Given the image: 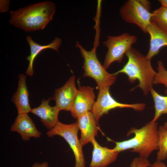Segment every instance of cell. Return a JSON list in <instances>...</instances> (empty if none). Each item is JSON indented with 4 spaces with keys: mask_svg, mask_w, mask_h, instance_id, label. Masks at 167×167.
<instances>
[{
    "mask_svg": "<svg viewBox=\"0 0 167 167\" xmlns=\"http://www.w3.org/2000/svg\"><path fill=\"white\" fill-rule=\"evenodd\" d=\"M127 61L120 70L114 73L126 75L131 83L138 80L139 84L135 87H139L146 95L152 88L156 73L153 68L151 60L147 58L139 52L131 47L126 53Z\"/></svg>",
    "mask_w": 167,
    "mask_h": 167,
    "instance_id": "obj_3",
    "label": "cell"
},
{
    "mask_svg": "<svg viewBox=\"0 0 167 167\" xmlns=\"http://www.w3.org/2000/svg\"><path fill=\"white\" fill-rule=\"evenodd\" d=\"M11 131L19 133L24 141H29L31 137L39 138L41 135L32 119L26 113L18 114L11 126Z\"/></svg>",
    "mask_w": 167,
    "mask_h": 167,
    "instance_id": "obj_11",
    "label": "cell"
},
{
    "mask_svg": "<svg viewBox=\"0 0 167 167\" xmlns=\"http://www.w3.org/2000/svg\"><path fill=\"white\" fill-rule=\"evenodd\" d=\"M157 124L151 121L140 129L131 128L127 135L133 134L134 136L128 140L115 142L116 145L113 149L118 153L132 149L131 152L138 153L140 157L147 159L152 151L159 149Z\"/></svg>",
    "mask_w": 167,
    "mask_h": 167,
    "instance_id": "obj_2",
    "label": "cell"
},
{
    "mask_svg": "<svg viewBox=\"0 0 167 167\" xmlns=\"http://www.w3.org/2000/svg\"><path fill=\"white\" fill-rule=\"evenodd\" d=\"M151 21L161 30L167 33V8L161 6L152 13Z\"/></svg>",
    "mask_w": 167,
    "mask_h": 167,
    "instance_id": "obj_20",
    "label": "cell"
},
{
    "mask_svg": "<svg viewBox=\"0 0 167 167\" xmlns=\"http://www.w3.org/2000/svg\"><path fill=\"white\" fill-rule=\"evenodd\" d=\"M163 126L164 127L167 129V122H166L164 123Z\"/></svg>",
    "mask_w": 167,
    "mask_h": 167,
    "instance_id": "obj_28",
    "label": "cell"
},
{
    "mask_svg": "<svg viewBox=\"0 0 167 167\" xmlns=\"http://www.w3.org/2000/svg\"><path fill=\"white\" fill-rule=\"evenodd\" d=\"M93 149L89 167H106L116 159L118 153L113 149L100 145L94 138L91 142Z\"/></svg>",
    "mask_w": 167,
    "mask_h": 167,
    "instance_id": "obj_14",
    "label": "cell"
},
{
    "mask_svg": "<svg viewBox=\"0 0 167 167\" xmlns=\"http://www.w3.org/2000/svg\"><path fill=\"white\" fill-rule=\"evenodd\" d=\"M10 1L0 0V6H4L0 7V12H2L7 11L9 7Z\"/></svg>",
    "mask_w": 167,
    "mask_h": 167,
    "instance_id": "obj_23",
    "label": "cell"
},
{
    "mask_svg": "<svg viewBox=\"0 0 167 167\" xmlns=\"http://www.w3.org/2000/svg\"><path fill=\"white\" fill-rule=\"evenodd\" d=\"M154 104L155 114L152 120L156 121L163 114H167V96H163L157 92L152 88L150 91Z\"/></svg>",
    "mask_w": 167,
    "mask_h": 167,
    "instance_id": "obj_18",
    "label": "cell"
},
{
    "mask_svg": "<svg viewBox=\"0 0 167 167\" xmlns=\"http://www.w3.org/2000/svg\"><path fill=\"white\" fill-rule=\"evenodd\" d=\"M75 46L79 49L84 59L82 67L84 71V76L90 77L94 79L99 90L110 87L114 83L117 75L108 73L101 64L97 57L95 48L87 51L78 41H76Z\"/></svg>",
    "mask_w": 167,
    "mask_h": 167,
    "instance_id": "obj_4",
    "label": "cell"
},
{
    "mask_svg": "<svg viewBox=\"0 0 167 167\" xmlns=\"http://www.w3.org/2000/svg\"><path fill=\"white\" fill-rule=\"evenodd\" d=\"M18 87L13 95L11 101L15 104L17 109L18 114L30 112L29 100V93L26 85V76L21 74L19 75Z\"/></svg>",
    "mask_w": 167,
    "mask_h": 167,
    "instance_id": "obj_16",
    "label": "cell"
},
{
    "mask_svg": "<svg viewBox=\"0 0 167 167\" xmlns=\"http://www.w3.org/2000/svg\"><path fill=\"white\" fill-rule=\"evenodd\" d=\"M26 39L29 45L30 54L29 56L27 57V60L29 61V64L26 74L30 76H32L33 74L34 62L37 56L43 50L47 49H51L56 51H58L62 41L60 38L56 37L49 44L42 45L35 42L29 35L26 36Z\"/></svg>",
    "mask_w": 167,
    "mask_h": 167,
    "instance_id": "obj_17",
    "label": "cell"
},
{
    "mask_svg": "<svg viewBox=\"0 0 167 167\" xmlns=\"http://www.w3.org/2000/svg\"><path fill=\"white\" fill-rule=\"evenodd\" d=\"M51 99V97L46 100L43 99L40 105L32 109L30 112L39 117L44 126L49 130L53 128L58 121V115L60 111L56 105L52 107L49 105Z\"/></svg>",
    "mask_w": 167,
    "mask_h": 167,
    "instance_id": "obj_13",
    "label": "cell"
},
{
    "mask_svg": "<svg viewBox=\"0 0 167 167\" xmlns=\"http://www.w3.org/2000/svg\"><path fill=\"white\" fill-rule=\"evenodd\" d=\"M94 88L79 85V88L70 111L71 115L77 118L90 111L95 101Z\"/></svg>",
    "mask_w": 167,
    "mask_h": 167,
    "instance_id": "obj_9",
    "label": "cell"
},
{
    "mask_svg": "<svg viewBox=\"0 0 167 167\" xmlns=\"http://www.w3.org/2000/svg\"><path fill=\"white\" fill-rule=\"evenodd\" d=\"M158 131L159 151L157 153L156 161H162L167 158V129L161 126Z\"/></svg>",
    "mask_w": 167,
    "mask_h": 167,
    "instance_id": "obj_19",
    "label": "cell"
},
{
    "mask_svg": "<svg viewBox=\"0 0 167 167\" xmlns=\"http://www.w3.org/2000/svg\"><path fill=\"white\" fill-rule=\"evenodd\" d=\"M109 89V87L99 89L97 100L91 110L97 122L104 114H107L109 110L113 109L129 108L142 111L145 108L146 105L144 103L127 104L118 102L111 95Z\"/></svg>",
    "mask_w": 167,
    "mask_h": 167,
    "instance_id": "obj_8",
    "label": "cell"
},
{
    "mask_svg": "<svg viewBox=\"0 0 167 167\" xmlns=\"http://www.w3.org/2000/svg\"><path fill=\"white\" fill-rule=\"evenodd\" d=\"M48 162L44 161L41 163H35L32 165V167H48Z\"/></svg>",
    "mask_w": 167,
    "mask_h": 167,
    "instance_id": "obj_24",
    "label": "cell"
},
{
    "mask_svg": "<svg viewBox=\"0 0 167 167\" xmlns=\"http://www.w3.org/2000/svg\"><path fill=\"white\" fill-rule=\"evenodd\" d=\"M152 167H167L165 163L162 161H156L152 165Z\"/></svg>",
    "mask_w": 167,
    "mask_h": 167,
    "instance_id": "obj_25",
    "label": "cell"
},
{
    "mask_svg": "<svg viewBox=\"0 0 167 167\" xmlns=\"http://www.w3.org/2000/svg\"><path fill=\"white\" fill-rule=\"evenodd\" d=\"M159 2L161 4V6L167 8V0H159Z\"/></svg>",
    "mask_w": 167,
    "mask_h": 167,
    "instance_id": "obj_27",
    "label": "cell"
},
{
    "mask_svg": "<svg viewBox=\"0 0 167 167\" xmlns=\"http://www.w3.org/2000/svg\"><path fill=\"white\" fill-rule=\"evenodd\" d=\"M56 6L50 1L32 4L11 11L9 23L26 32L43 30L53 19Z\"/></svg>",
    "mask_w": 167,
    "mask_h": 167,
    "instance_id": "obj_1",
    "label": "cell"
},
{
    "mask_svg": "<svg viewBox=\"0 0 167 167\" xmlns=\"http://www.w3.org/2000/svg\"><path fill=\"white\" fill-rule=\"evenodd\" d=\"M137 37L127 33L118 36H108L103 42L104 45L108 48L103 66L108 69L114 62L121 63L124 54L136 42Z\"/></svg>",
    "mask_w": 167,
    "mask_h": 167,
    "instance_id": "obj_6",
    "label": "cell"
},
{
    "mask_svg": "<svg viewBox=\"0 0 167 167\" xmlns=\"http://www.w3.org/2000/svg\"><path fill=\"white\" fill-rule=\"evenodd\" d=\"M141 3L149 11L150 9V2L148 0H140Z\"/></svg>",
    "mask_w": 167,
    "mask_h": 167,
    "instance_id": "obj_26",
    "label": "cell"
},
{
    "mask_svg": "<svg viewBox=\"0 0 167 167\" xmlns=\"http://www.w3.org/2000/svg\"><path fill=\"white\" fill-rule=\"evenodd\" d=\"M120 14L125 22L134 24L145 33L151 24L152 13L141 3L140 0H129L121 7Z\"/></svg>",
    "mask_w": 167,
    "mask_h": 167,
    "instance_id": "obj_7",
    "label": "cell"
},
{
    "mask_svg": "<svg viewBox=\"0 0 167 167\" xmlns=\"http://www.w3.org/2000/svg\"><path fill=\"white\" fill-rule=\"evenodd\" d=\"M151 166L147 159L140 157L134 159L130 164L131 167H148Z\"/></svg>",
    "mask_w": 167,
    "mask_h": 167,
    "instance_id": "obj_22",
    "label": "cell"
},
{
    "mask_svg": "<svg viewBox=\"0 0 167 167\" xmlns=\"http://www.w3.org/2000/svg\"><path fill=\"white\" fill-rule=\"evenodd\" d=\"M157 64V72L155 76L153 84H163L166 88L165 92L167 94V70L161 61L158 60Z\"/></svg>",
    "mask_w": 167,
    "mask_h": 167,
    "instance_id": "obj_21",
    "label": "cell"
},
{
    "mask_svg": "<svg viewBox=\"0 0 167 167\" xmlns=\"http://www.w3.org/2000/svg\"><path fill=\"white\" fill-rule=\"evenodd\" d=\"M79 130L77 122L66 124L58 121L46 134L50 137L55 135L62 137L68 143L74 154L75 161L74 167H85L83 146L78 137Z\"/></svg>",
    "mask_w": 167,
    "mask_h": 167,
    "instance_id": "obj_5",
    "label": "cell"
},
{
    "mask_svg": "<svg viewBox=\"0 0 167 167\" xmlns=\"http://www.w3.org/2000/svg\"><path fill=\"white\" fill-rule=\"evenodd\" d=\"M72 75L62 87L55 90L52 99L55 100L56 106L61 110L70 111L76 96L78 89Z\"/></svg>",
    "mask_w": 167,
    "mask_h": 167,
    "instance_id": "obj_10",
    "label": "cell"
},
{
    "mask_svg": "<svg viewBox=\"0 0 167 167\" xmlns=\"http://www.w3.org/2000/svg\"><path fill=\"white\" fill-rule=\"evenodd\" d=\"M77 122L79 129L81 132L80 141L82 146L91 142L97 135L99 129L93 114L88 111L79 116Z\"/></svg>",
    "mask_w": 167,
    "mask_h": 167,
    "instance_id": "obj_12",
    "label": "cell"
},
{
    "mask_svg": "<svg viewBox=\"0 0 167 167\" xmlns=\"http://www.w3.org/2000/svg\"><path fill=\"white\" fill-rule=\"evenodd\" d=\"M147 33L150 35V40L149 50L146 57L151 60L159 53L161 48L167 46V33L161 30L152 21L147 28Z\"/></svg>",
    "mask_w": 167,
    "mask_h": 167,
    "instance_id": "obj_15",
    "label": "cell"
}]
</instances>
